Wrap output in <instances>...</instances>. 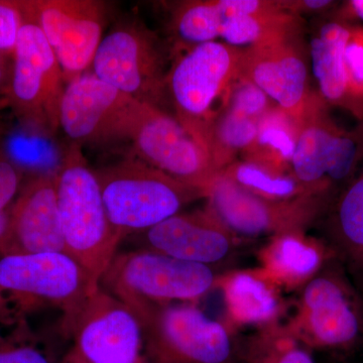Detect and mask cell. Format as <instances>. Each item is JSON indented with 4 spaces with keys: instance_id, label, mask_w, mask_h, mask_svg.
Returning a JSON list of instances; mask_svg holds the SVG:
<instances>
[{
    "instance_id": "obj_1",
    "label": "cell",
    "mask_w": 363,
    "mask_h": 363,
    "mask_svg": "<svg viewBox=\"0 0 363 363\" xmlns=\"http://www.w3.org/2000/svg\"><path fill=\"white\" fill-rule=\"evenodd\" d=\"M55 182L66 252L99 284L123 238L107 216L96 174L81 145L70 143Z\"/></svg>"
},
{
    "instance_id": "obj_2",
    "label": "cell",
    "mask_w": 363,
    "mask_h": 363,
    "mask_svg": "<svg viewBox=\"0 0 363 363\" xmlns=\"http://www.w3.org/2000/svg\"><path fill=\"white\" fill-rule=\"evenodd\" d=\"M297 294L281 325L306 347L342 353L363 343V296L337 259Z\"/></svg>"
},
{
    "instance_id": "obj_3",
    "label": "cell",
    "mask_w": 363,
    "mask_h": 363,
    "mask_svg": "<svg viewBox=\"0 0 363 363\" xmlns=\"http://www.w3.org/2000/svg\"><path fill=\"white\" fill-rule=\"evenodd\" d=\"M95 174L107 216L123 238L145 233L206 198L202 189L166 175L133 154Z\"/></svg>"
},
{
    "instance_id": "obj_4",
    "label": "cell",
    "mask_w": 363,
    "mask_h": 363,
    "mask_svg": "<svg viewBox=\"0 0 363 363\" xmlns=\"http://www.w3.org/2000/svg\"><path fill=\"white\" fill-rule=\"evenodd\" d=\"M218 276L214 267L145 250L117 253L99 286L138 312L150 306L196 305L215 290Z\"/></svg>"
},
{
    "instance_id": "obj_5",
    "label": "cell",
    "mask_w": 363,
    "mask_h": 363,
    "mask_svg": "<svg viewBox=\"0 0 363 363\" xmlns=\"http://www.w3.org/2000/svg\"><path fill=\"white\" fill-rule=\"evenodd\" d=\"M241 52L242 48L214 40L189 48L169 69L167 99L179 123L207 152L212 123L238 76Z\"/></svg>"
},
{
    "instance_id": "obj_6",
    "label": "cell",
    "mask_w": 363,
    "mask_h": 363,
    "mask_svg": "<svg viewBox=\"0 0 363 363\" xmlns=\"http://www.w3.org/2000/svg\"><path fill=\"white\" fill-rule=\"evenodd\" d=\"M135 313L150 363H241L240 336L197 305L150 306Z\"/></svg>"
},
{
    "instance_id": "obj_7",
    "label": "cell",
    "mask_w": 363,
    "mask_h": 363,
    "mask_svg": "<svg viewBox=\"0 0 363 363\" xmlns=\"http://www.w3.org/2000/svg\"><path fill=\"white\" fill-rule=\"evenodd\" d=\"M99 288L84 267L66 252L0 257V291L21 311L55 308L65 329Z\"/></svg>"
},
{
    "instance_id": "obj_8",
    "label": "cell",
    "mask_w": 363,
    "mask_h": 363,
    "mask_svg": "<svg viewBox=\"0 0 363 363\" xmlns=\"http://www.w3.org/2000/svg\"><path fill=\"white\" fill-rule=\"evenodd\" d=\"M13 52V73L6 100L9 109L30 130L54 136L60 128V107L65 76L44 33L26 7Z\"/></svg>"
},
{
    "instance_id": "obj_9",
    "label": "cell",
    "mask_w": 363,
    "mask_h": 363,
    "mask_svg": "<svg viewBox=\"0 0 363 363\" xmlns=\"http://www.w3.org/2000/svg\"><path fill=\"white\" fill-rule=\"evenodd\" d=\"M91 69L100 80L136 101L162 109L169 73L167 51L142 21H117L100 43Z\"/></svg>"
},
{
    "instance_id": "obj_10",
    "label": "cell",
    "mask_w": 363,
    "mask_h": 363,
    "mask_svg": "<svg viewBox=\"0 0 363 363\" xmlns=\"http://www.w3.org/2000/svg\"><path fill=\"white\" fill-rule=\"evenodd\" d=\"M206 207L238 240L271 238L316 226L333 200L306 195L286 201L262 199L218 175L208 188Z\"/></svg>"
},
{
    "instance_id": "obj_11",
    "label": "cell",
    "mask_w": 363,
    "mask_h": 363,
    "mask_svg": "<svg viewBox=\"0 0 363 363\" xmlns=\"http://www.w3.org/2000/svg\"><path fill=\"white\" fill-rule=\"evenodd\" d=\"M133 154L152 168L206 192L218 174L207 150L164 109L135 101L124 124L123 140Z\"/></svg>"
},
{
    "instance_id": "obj_12",
    "label": "cell",
    "mask_w": 363,
    "mask_h": 363,
    "mask_svg": "<svg viewBox=\"0 0 363 363\" xmlns=\"http://www.w3.org/2000/svg\"><path fill=\"white\" fill-rule=\"evenodd\" d=\"M66 330L87 363H145L143 332L135 312L99 286Z\"/></svg>"
},
{
    "instance_id": "obj_13",
    "label": "cell",
    "mask_w": 363,
    "mask_h": 363,
    "mask_svg": "<svg viewBox=\"0 0 363 363\" xmlns=\"http://www.w3.org/2000/svg\"><path fill=\"white\" fill-rule=\"evenodd\" d=\"M304 30L264 44L243 48L238 76L259 87L278 106L300 121L317 91L310 84Z\"/></svg>"
},
{
    "instance_id": "obj_14",
    "label": "cell",
    "mask_w": 363,
    "mask_h": 363,
    "mask_svg": "<svg viewBox=\"0 0 363 363\" xmlns=\"http://www.w3.org/2000/svg\"><path fill=\"white\" fill-rule=\"evenodd\" d=\"M58 59L66 82L89 71L104 39L105 4L96 0H26Z\"/></svg>"
},
{
    "instance_id": "obj_15",
    "label": "cell",
    "mask_w": 363,
    "mask_h": 363,
    "mask_svg": "<svg viewBox=\"0 0 363 363\" xmlns=\"http://www.w3.org/2000/svg\"><path fill=\"white\" fill-rule=\"evenodd\" d=\"M135 100L100 80L91 71L67 83L60 107V128L81 145L123 140Z\"/></svg>"
},
{
    "instance_id": "obj_16",
    "label": "cell",
    "mask_w": 363,
    "mask_h": 363,
    "mask_svg": "<svg viewBox=\"0 0 363 363\" xmlns=\"http://www.w3.org/2000/svg\"><path fill=\"white\" fill-rule=\"evenodd\" d=\"M142 234L147 250L211 267L233 259L241 243L206 207L180 212Z\"/></svg>"
},
{
    "instance_id": "obj_17",
    "label": "cell",
    "mask_w": 363,
    "mask_h": 363,
    "mask_svg": "<svg viewBox=\"0 0 363 363\" xmlns=\"http://www.w3.org/2000/svg\"><path fill=\"white\" fill-rule=\"evenodd\" d=\"M66 252L55 175H33L9 207L2 255Z\"/></svg>"
},
{
    "instance_id": "obj_18",
    "label": "cell",
    "mask_w": 363,
    "mask_h": 363,
    "mask_svg": "<svg viewBox=\"0 0 363 363\" xmlns=\"http://www.w3.org/2000/svg\"><path fill=\"white\" fill-rule=\"evenodd\" d=\"M223 298L225 319L231 330L257 331L281 324L290 306L284 293L255 269L219 272L216 288Z\"/></svg>"
},
{
    "instance_id": "obj_19",
    "label": "cell",
    "mask_w": 363,
    "mask_h": 363,
    "mask_svg": "<svg viewBox=\"0 0 363 363\" xmlns=\"http://www.w3.org/2000/svg\"><path fill=\"white\" fill-rule=\"evenodd\" d=\"M330 245L308 231L267 238L257 252L260 274L283 293H298L331 260Z\"/></svg>"
},
{
    "instance_id": "obj_20",
    "label": "cell",
    "mask_w": 363,
    "mask_h": 363,
    "mask_svg": "<svg viewBox=\"0 0 363 363\" xmlns=\"http://www.w3.org/2000/svg\"><path fill=\"white\" fill-rule=\"evenodd\" d=\"M351 26L352 23L342 11L319 16L310 33L308 52L318 95L329 107H340L362 121V113L348 90L344 62Z\"/></svg>"
},
{
    "instance_id": "obj_21",
    "label": "cell",
    "mask_w": 363,
    "mask_h": 363,
    "mask_svg": "<svg viewBox=\"0 0 363 363\" xmlns=\"http://www.w3.org/2000/svg\"><path fill=\"white\" fill-rule=\"evenodd\" d=\"M328 107L317 93L303 118L291 169L311 194L334 201L337 194L329 185L328 173L344 130L334 123Z\"/></svg>"
},
{
    "instance_id": "obj_22",
    "label": "cell",
    "mask_w": 363,
    "mask_h": 363,
    "mask_svg": "<svg viewBox=\"0 0 363 363\" xmlns=\"http://www.w3.org/2000/svg\"><path fill=\"white\" fill-rule=\"evenodd\" d=\"M316 226L362 294L363 162Z\"/></svg>"
},
{
    "instance_id": "obj_23",
    "label": "cell",
    "mask_w": 363,
    "mask_h": 363,
    "mask_svg": "<svg viewBox=\"0 0 363 363\" xmlns=\"http://www.w3.org/2000/svg\"><path fill=\"white\" fill-rule=\"evenodd\" d=\"M302 121L276 105L257 123V135L240 160L292 173L291 164Z\"/></svg>"
},
{
    "instance_id": "obj_24",
    "label": "cell",
    "mask_w": 363,
    "mask_h": 363,
    "mask_svg": "<svg viewBox=\"0 0 363 363\" xmlns=\"http://www.w3.org/2000/svg\"><path fill=\"white\" fill-rule=\"evenodd\" d=\"M301 30H304L303 18L281 9L279 1L269 0V4L259 11L227 18L219 38L227 45L243 49L281 39Z\"/></svg>"
},
{
    "instance_id": "obj_25",
    "label": "cell",
    "mask_w": 363,
    "mask_h": 363,
    "mask_svg": "<svg viewBox=\"0 0 363 363\" xmlns=\"http://www.w3.org/2000/svg\"><path fill=\"white\" fill-rule=\"evenodd\" d=\"M219 175L257 197L272 201H286L302 196L314 195L292 173L277 171L245 160L234 162Z\"/></svg>"
},
{
    "instance_id": "obj_26",
    "label": "cell",
    "mask_w": 363,
    "mask_h": 363,
    "mask_svg": "<svg viewBox=\"0 0 363 363\" xmlns=\"http://www.w3.org/2000/svg\"><path fill=\"white\" fill-rule=\"evenodd\" d=\"M241 363H316L313 351L278 324L240 338Z\"/></svg>"
},
{
    "instance_id": "obj_27",
    "label": "cell",
    "mask_w": 363,
    "mask_h": 363,
    "mask_svg": "<svg viewBox=\"0 0 363 363\" xmlns=\"http://www.w3.org/2000/svg\"><path fill=\"white\" fill-rule=\"evenodd\" d=\"M225 20L221 0H191L176 4L169 28L178 42L192 48L220 37Z\"/></svg>"
},
{
    "instance_id": "obj_28",
    "label": "cell",
    "mask_w": 363,
    "mask_h": 363,
    "mask_svg": "<svg viewBox=\"0 0 363 363\" xmlns=\"http://www.w3.org/2000/svg\"><path fill=\"white\" fill-rule=\"evenodd\" d=\"M257 123L221 109L215 117L208 140V154L216 173L240 160L252 145L257 131Z\"/></svg>"
},
{
    "instance_id": "obj_29",
    "label": "cell",
    "mask_w": 363,
    "mask_h": 363,
    "mask_svg": "<svg viewBox=\"0 0 363 363\" xmlns=\"http://www.w3.org/2000/svg\"><path fill=\"white\" fill-rule=\"evenodd\" d=\"M276 105L259 87L238 76L229 86L221 109L259 121Z\"/></svg>"
},
{
    "instance_id": "obj_30",
    "label": "cell",
    "mask_w": 363,
    "mask_h": 363,
    "mask_svg": "<svg viewBox=\"0 0 363 363\" xmlns=\"http://www.w3.org/2000/svg\"><path fill=\"white\" fill-rule=\"evenodd\" d=\"M344 62L350 96L363 118V26H351Z\"/></svg>"
},
{
    "instance_id": "obj_31",
    "label": "cell",
    "mask_w": 363,
    "mask_h": 363,
    "mask_svg": "<svg viewBox=\"0 0 363 363\" xmlns=\"http://www.w3.org/2000/svg\"><path fill=\"white\" fill-rule=\"evenodd\" d=\"M25 21L23 0H0V52L13 56Z\"/></svg>"
},
{
    "instance_id": "obj_32",
    "label": "cell",
    "mask_w": 363,
    "mask_h": 363,
    "mask_svg": "<svg viewBox=\"0 0 363 363\" xmlns=\"http://www.w3.org/2000/svg\"><path fill=\"white\" fill-rule=\"evenodd\" d=\"M21 178L20 167L0 150V211L13 204L21 188Z\"/></svg>"
},
{
    "instance_id": "obj_33",
    "label": "cell",
    "mask_w": 363,
    "mask_h": 363,
    "mask_svg": "<svg viewBox=\"0 0 363 363\" xmlns=\"http://www.w3.org/2000/svg\"><path fill=\"white\" fill-rule=\"evenodd\" d=\"M0 363H51L44 352L32 344L0 336Z\"/></svg>"
},
{
    "instance_id": "obj_34",
    "label": "cell",
    "mask_w": 363,
    "mask_h": 363,
    "mask_svg": "<svg viewBox=\"0 0 363 363\" xmlns=\"http://www.w3.org/2000/svg\"><path fill=\"white\" fill-rule=\"evenodd\" d=\"M279 4L289 13L302 18L305 14L321 16L330 13L338 2L331 0H279Z\"/></svg>"
},
{
    "instance_id": "obj_35",
    "label": "cell",
    "mask_w": 363,
    "mask_h": 363,
    "mask_svg": "<svg viewBox=\"0 0 363 363\" xmlns=\"http://www.w3.org/2000/svg\"><path fill=\"white\" fill-rule=\"evenodd\" d=\"M13 73V56L0 52V101L6 99Z\"/></svg>"
},
{
    "instance_id": "obj_36",
    "label": "cell",
    "mask_w": 363,
    "mask_h": 363,
    "mask_svg": "<svg viewBox=\"0 0 363 363\" xmlns=\"http://www.w3.org/2000/svg\"><path fill=\"white\" fill-rule=\"evenodd\" d=\"M9 223V208L4 211H0V257L2 255L4 243H6L7 230Z\"/></svg>"
},
{
    "instance_id": "obj_37",
    "label": "cell",
    "mask_w": 363,
    "mask_h": 363,
    "mask_svg": "<svg viewBox=\"0 0 363 363\" xmlns=\"http://www.w3.org/2000/svg\"><path fill=\"white\" fill-rule=\"evenodd\" d=\"M4 109H9L6 99L0 101V147H1L2 143L6 140V138L9 135V130H11V125H9V123H7L6 118L2 116V111Z\"/></svg>"
},
{
    "instance_id": "obj_38",
    "label": "cell",
    "mask_w": 363,
    "mask_h": 363,
    "mask_svg": "<svg viewBox=\"0 0 363 363\" xmlns=\"http://www.w3.org/2000/svg\"><path fill=\"white\" fill-rule=\"evenodd\" d=\"M9 304L11 303H9V298L0 291V319H7V315L9 313Z\"/></svg>"
},
{
    "instance_id": "obj_39",
    "label": "cell",
    "mask_w": 363,
    "mask_h": 363,
    "mask_svg": "<svg viewBox=\"0 0 363 363\" xmlns=\"http://www.w3.org/2000/svg\"><path fill=\"white\" fill-rule=\"evenodd\" d=\"M65 363H87L82 358L78 357L74 351H72L68 357L66 358Z\"/></svg>"
},
{
    "instance_id": "obj_40",
    "label": "cell",
    "mask_w": 363,
    "mask_h": 363,
    "mask_svg": "<svg viewBox=\"0 0 363 363\" xmlns=\"http://www.w3.org/2000/svg\"><path fill=\"white\" fill-rule=\"evenodd\" d=\"M362 296H363V292H362Z\"/></svg>"
}]
</instances>
